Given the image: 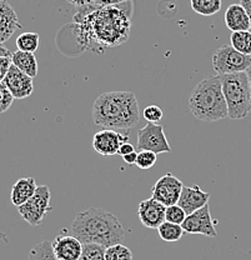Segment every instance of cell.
<instances>
[{"mask_svg": "<svg viewBox=\"0 0 251 260\" xmlns=\"http://www.w3.org/2000/svg\"><path fill=\"white\" fill-rule=\"evenodd\" d=\"M84 48H114L128 40L130 34V16L124 9L110 5L98 7L93 4L80 8L74 16Z\"/></svg>", "mask_w": 251, "mask_h": 260, "instance_id": "obj_1", "label": "cell"}, {"mask_svg": "<svg viewBox=\"0 0 251 260\" xmlns=\"http://www.w3.org/2000/svg\"><path fill=\"white\" fill-rule=\"evenodd\" d=\"M140 118L139 103L131 91H109L94 102L93 120L104 129L129 130L139 124Z\"/></svg>", "mask_w": 251, "mask_h": 260, "instance_id": "obj_2", "label": "cell"}, {"mask_svg": "<svg viewBox=\"0 0 251 260\" xmlns=\"http://www.w3.org/2000/svg\"><path fill=\"white\" fill-rule=\"evenodd\" d=\"M70 232L83 244H99L104 248L121 243L125 238L124 226L117 216L99 208L79 211Z\"/></svg>", "mask_w": 251, "mask_h": 260, "instance_id": "obj_3", "label": "cell"}, {"mask_svg": "<svg viewBox=\"0 0 251 260\" xmlns=\"http://www.w3.org/2000/svg\"><path fill=\"white\" fill-rule=\"evenodd\" d=\"M188 104L191 114L198 120L212 123L228 118L221 77L215 75L199 81L189 96Z\"/></svg>", "mask_w": 251, "mask_h": 260, "instance_id": "obj_4", "label": "cell"}, {"mask_svg": "<svg viewBox=\"0 0 251 260\" xmlns=\"http://www.w3.org/2000/svg\"><path fill=\"white\" fill-rule=\"evenodd\" d=\"M223 93L228 105V118L233 120L244 119L251 113L250 86L246 72L221 77Z\"/></svg>", "mask_w": 251, "mask_h": 260, "instance_id": "obj_5", "label": "cell"}, {"mask_svg": "<svg viewBox=\"0 0 251 260\" xmlns=\"http://www.w3.org/2000/svg\"><path fill=\"white\" fill-rule=\"evenodd\" d=\"M251 65V55L239 53L231 45H223L212 55V68L219 77L246 72Z\"/></svg>", "mask_w": 251, "mask_h": 260, "instance_id": "obj_6", "label": "cell"}, {"mask_svg": "<svg viewBox=\"0 0 251 260\" xmlns=\"http://www.w3.org/2000/svg\"><path fill=\"white\" fill-rule=\"evenodd\" d=\"M50 199L51 194L49 188L47 185H39L33 197L25 204L18 207L19 214L31 226L40 225L47 218L48 213L53 210Z\"/></svg>", "mask_w": 251, "mask_h": 260, "instance_id": "obj_7", "label": "cell"}, {"mask_svg": "<svg viewBox=\"0 0 251 260\" xmlns=\"http://www.w3.org/2000/svg\"><path fill=\"white\" fill-rule=\"evenodd\" d=\"M139 150H150L155 154L171 153V146L166 139L165 132L160 124L148 123L144 128L137 132V144Z\"/></svg>", "mask_w": 251, "mask_h": 260, "instance_id": "obj_8", "label": "cell"}, {"mask_svg": "<svg viewBox=\"0 0 251 260\" xmlns=\"http://www.w3.org/2000/svg\"><path fill=\"white\" fill-rule=\"evenodd\" d=\"M183 188H184V184L182 183V180L172 175L171 173H167L156 180V183L151 188V195L154 199L160 202L165 207H170V205L177 204Z\"/></svg>", "mask_w": 251, "mask_h": 260, "instance_id": "obj_9", "label": "cell"}, {"mask_svg": "<svg viewBox=\"0 0 251 260\" xmlns=\"http://www.w3.org/2000/svg\"><path fill=\"white\" fill-rule=\"evenodd\" d=\"M182 226L188 234H201L209 238L218 237L217 229H215L214 221H212L211 214H210L209 204L189 214Z\"/></svg>", "mask_w": 251, "mask_h": 260, "instance_id": "obj_10", "label": "cell"}, {"mask_svg": "<svg viewBox=\"0 0 251 260\" xmlns=\"http://www.w3.org/2000/svg\"><path fill=\"white\" fill-rule=\"evenodd\" d=\"M129 142L128 135L113 129H102L93 138V148L98 154L104 156L117 155L120 146Z\"/></svg>", "mask_w": 251, "mask_h": 260, "instance_id": "obj_11", "label": "cell"}, {"mask_svg": "<svg viewBox=\"0 0 251 260\" xmlns=\"http://www.w3.org/2000/svg\"><path fill=\"white\" fill-rule=\"evenodd\" d=\"M3 83L9 89L14 99H25V98L30 96L34 91L33 78L26 75L13 64Z\"/></svg>", "mask_w": 251, "mask_h": 260, "instance_id": "obj_12", "label": "cell"}, {"mask_svg": "<svg viewBox=\"0 0 251 260\" xmlns=\"http://www.w3.org/2000/svg\"><path fill=\"white\" fill-rule=\"evenodd\" d=\"M165 205L151 197L140 203L137 207V215L142 225L149 229H158L165 221Z\"/></svg>", "mask_w": 251, "mask_h": 260, "instance_id": "obj_13", "label": "cell"}, {"mask_svg": "<svg viewBox=\"0 0 251 260\" xmlns=\"http://www.w3.org/2000/svg\"><path fill=\"white\" fill-rule=\"evenodd\" d=\"M51 246L58 260H79L83 253V243L74 235H58Z\"/></svg>", "mask_w": 251, "mask_h": 260, "instance_id": "obj_14", "label": "cell"}, {"mask_svg": "<svg viewBox=\"0 0 251 260\" xmlns=\"http://www.w3.org/2000/svg\"><path fill=\"white\" fill-rule=\"evenodd\" d=\"M210 193L204 191L199 185L185 186L183 188L182 195L179 198L177 204L184 209L186 215L199 210L200 208L209 204Z\"/></svg>", "mask_w": 251, "mask_h": 260, "instance_id": "obj_15", "label": "cell"}, {"mask_svg": "<svg viewBox=\"0 0 251 260\" xmlns=\"http://www.w3.org/2000/svg\"><path fill=\"white\" fill-rule=\"evenodd\" d=\"M18 29H21V24L14 8L7 0H0V44L8 42Z\"/></svg>", "mask_w": 251, "mask_h": 260, "instance_id": "obj_16", "label": "cell"}, {"mask_svg": "<svg viewBox=\"0 0 251 260\" xmlns=\"http://www.w3.org/2000/svg\"><path fill=\"white\" fill-rule=\"evenodd\" d=\"M225 24L231 32L250 30L251 29L250 18L241 4H231L226 9Z\"/></svg>", "mask_w": 251, "mask_h": 260, "instance_id": "obj_17", "label": "cell"}, {"mask_svg": "<svg viewBox=\"0 0 251 260\" xmlns=\"http://www.w3.org/2000/svg\"><path fill=\"white\" fill-rule=\"evenodd\" d=\"M37 183H35L34 178H21L17 180V183L13 185L12 194H10V200H12L13 205L15 207H20V205L25 204L29 199L35 194L37 191Z\"/></svg>", "mask_w": 251, "mask_h": 260, "instance_id": "obj_18", "label": "cell"}, {"mask_svg": "<svg viewBox=\"0 0 251 260\" xmlns=\"http://www.w3.org/2000/svg\"><path fill=\"white\" fill-rule=\"evenodd\" d=\"M12 63L33 79L38 75V60L35 53L17 50L12 54Z\"/></svg>", "mask_w": 251, "mask_h": 260, "instance_id": "obj_19", "label": "cell"}, {"mask_svg": "<svg viewBox=\"0 0 251 260\" xmlns=\"http://www.w3.org/2000/svg\"><path fill=\"white\" fill-rule=\"evenodd\" d=\"M190 5L196 14L211 16L220 12L223 0H190Z\"/></svg>", "mask_w": 251, "mask_h": 260, "instance_id": "obj_20", "label": "cell"}, {"mask_svg": "<svg viewBox=\"0 0 251 260\" xmlns=\"http://www.w3.org/2000/svg\"><path fill=\"white\" fill-rule=\"evenodd\" d=\"M159 237L167 243L179 242L183 237H184L185 232L182 225L179 224L170 223V221H164L160 226L158 228Z\"/></svg>", "mask_w": 251, "mask_h": 260, "instance_id": "obj_21", "label": "cell"}, {"mask_svg": "<svg viewBox=\"0 0 251 260\" xmlns=\"http://www.w3.org/2000/svg\"><path fill=\"white\" fill-rule=\"evenodd\" d=\"M231 47L239 53L245 55H251V31H233L230 35Z\"/></svg>", "mask_w": 251, "mask_h": 260, "instance_id": "obj_22", "label": "cell"}, {"mask_svg": "<svg viewBox=\"0 0 251 260\" xmlns=\"http://www.w3.org/2000/svg\"><path fill=\"white\" fill-rule=\"evenodd\" d=\"M40 37L38 32L26 31L20 34L17 38V48L18 50L29 51V53H35L39 48Z\"/></svg>", "mask_w": 251, "mask_h": 260, "instance_id": "obj_23", "label": "cell"}, {"mask_svg": "<svg viewBox=\"0 0 251 260\" xmlns=\"http://www.w3.org/2000/svg\"><path fill=\"white\" fill-rule=\"evenodd\" d=\"M29 260H58L54 254L50 240L37 244L29 251Z\"/></svg>", "mask_w": 251, "mask_h": 260, "instance_id": "obj_24", "label": "cell"}, {"mask_svg": "<svg viewBox=\"0 0 251 260\" xmlns=\"http://www.w3.org/2000/svg\"><path fill=\"white\" fill-rule=\"evenodd\" d=\"M105 260H133V253L121 243L105 249Z\"/></svg>", "mask_w": 251, "mask_h": 260, "instance_id": "obj_25", "label": "cell"}, {"mask_svg": "<svg viewBox=\"0 0 251 260\" xmlns=\"http://www.w3.org/2000/svg\"><path fill=\"white\" fill-rule=\"evenodd\" d=\"M105 249L99 244H83V253L79 260H105Z\"/></svg>", "mask_w": 251, "mask_h": 260, "instance_id": "obj_26", "label": "cell"}, {"mask_svg": "<svg viewBox=\"0 0 251 260\" xmlns=\"http://www.w3.org/2000/svg\"><path fill=\"white\" fill-rule=\"evenodd\" d=\"M156 160H158V154L150 150H140L137 153L135 165L141 170H149L156 164Z\"/></svg>", "mask_w": 251, "mask_h": 260, "instance_id": "obj_27", "label": "cell"}, {"mask_svg": "<svg viewBox=\"0 0 251 260\" xmlns=\"http://www.w3.org/2000/svg\"><path fill=\"white\" fill-rule=\"evenodd\" d=\"M186 216L188 215H186L184 209H183L179 204L166 207V210H165V220L166 221H170V223L179 224V225H182V224L184 223Z\"/></svg>", "mask_w": 251, "mask_h": 260, "instance_id": "obj_28", "label": "cell"}, {"mask_svg": "<svg viewBox=\"0 0 251 260\" xmlns=\"http://www.w3.org/2000/svg\"><path fill=\"white\" fill-rule=\"evenodd\" d=\"M144 115L145 120H148V123H153V124H158L163 120L164 118V112L161 110L160 107L158 105H149L144 109Z\"/></svg>", "mask_w": 251, "mask_h": 260, "instance_id": "obj_29", "label": "cell"}, {"mask_svg": "<svg viewBox=\"0 0 251 260\" xmlns=\"http://www.w3.org/2000/svg\"><path fill=\"white\" fill-rule=\"evenodd\" d=\"M14 102V96L9 91V89L5 86L4 83H0V114L5 113Z\"/></svg>", "mask_w": 251, "mask_h": 260, "instance_id": "obj_30", "label": "cell"}, {"mask_svg": "<svg viewBox=\"0 0 251 260\" xmlns=\"http://www.w3.org/2000/svg\"><path fill=\"white\" fill-rule=\"evenodd\" d=\"M12 64V56H0V83L7 77Z\"/></svg>", "mask_w": 251, "mask_h": 260, "instance_id": "obj_31", "label": "cell"}, {"mask_svg": "<svg viewBox=\"0 0 251 260\" xmlns=\"http://www.w3.org/2000/svg\"><path fill=\"white\" fill-rule=\"evenodd\" d=\"M133 151H135L134 145L130 144V143H129V142H126V143H124V144L120 146V149H119L118 154H119V155L124 156V155H128V154L133 153Z\"/></svg>", "mask_w": 251, "mask_h": 260, "instance_id": "obj_32", "label": "cell"}, {"mask_svg": "<svg viewBox=\"0 0 251 260\" xmlns=\"http://www.w3.org/2000/svg\"><path fill=\"white\" fill-rule=\"evenodd\" d=\"M124 2H128V0H94V4L98 7H110V5H118Z\"/></svg>", "mask_w": 251, "mask_h": 260, "instance_id": "obj_33", "label": "cell"}, {"mask_svg": "<svg viewBox=\"0 0 251 260\" xmlns=\"http://www.w3.org/2000/svg\"><path fill=\"white\" fill-rule=\"evenodd\" d=\"M66 2L69 3V4L74 5V7H78L79 9L80 8H85L94 4V0H66Z\"/></svg>", "mask_w": 251, "mask_h": 260, "instance_id": "obj_34", "label": "cell"}, {"mask_svg": "<svg viewBox=\"0 0 251 260\" xmlns=\"http://www.w3.org/2000/svg\"><path fill=\"white\" fill-rule=\"evenodd\" d=\"M136 156H137L136 151H133V153L128 154V155H124L123 159H124V161L126 162V164L134 165L135 161H136Z\"/></svg>", "mask_w": 251, "mask_h": 260, "instance_id": "obj_35", "label": "cell"}, {"mask_svg": "<svg viewBox=\"0 0 251 260\" xmlns=\"http://www.w3.org/2000/svg\"><path fill=\"white\" fill-rule=\"evenodd\" d=\"M240 4H241L242 7H244V9L246 10L247 15H249L250 21H251V0H241V2H240Z\"/></svg>", "mask_w": 251, "mask_h": 260, "instance_id": "obj_36", "label": "cell"}, {"mask_svg": "<svg viewBox=\"0 0 251 260\" xmlns=\"http://www.w3.org/2000/svg\"><path fill=\"white\" fill-rule=\"evenodd\" d=\"M0 56H12L9 49H7L3 44H0Z\"/></svg>", "mask_w": 251, "mask_h": 260, "instance_id": "obj_37", "label": "cell"}, {"mask_svg": "<svg viewBox=\"0 0 251 260\" xmlns=\"http://www.w3.org/2000/svg\"><path fill=\"white\" fill-rule=\"evenodd\" d=\"M246 74H247V79H249V86H250V108H251V65L247 68Z\"/></svg>", "mask_w": 251, "mask_h": 260, "instance_id": "obj_38", "label": "cell"}, {"mask_svg": "<svg viewBox=\"0 0 251 260\" xmlns=\"http://www.w3.org/2000/svg\"><path fill=\"white\" fill-rule=\"evenodd\" d=\"M128 2H129V0H128Z\"/></svg>", "mask_w": 251, "mask_h": 260, "instance_id": "obj_39", "label": "cell"}]
</instances>
